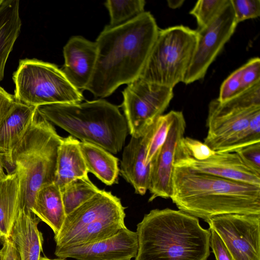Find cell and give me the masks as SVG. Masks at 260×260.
Returning <instances> with one entry per match:
<instances>
[{
  "mask_svg": "<svg viewBox=\"0 0 260 260\" xmlns=\"http://www.w3.org/2000/svg\"><path fill=\"white\" fill-rule=\"evenodd\" d=\"M40 219L30 211L19 210L9 238L19 260H40L43 237L38 225Z\"/></svg>",
  "mask_w": 260,
  "mask_h": 260,
  "instance_id": "cell-19",
  "label": "cell"
},
{
  "mask_svg": "<svg viewBox=\"0 0 260 260\" xmlns=\"http://www.w3.org/2000/svg\"><path fill=\"white\" fill-rule=\"evenodd\" d=\"M4 169V164L0 154V181L5 179L8 176V175L5 173Z\"/></svg>",
  "mask_w": 260,
  "mask_h": 260,
  "instance_id": "cell-38",
  "label": "cell"
},
{
  "mask_svg": "<svg viewBox=\"0 0 260 260\" xmlns=\"http://www.w3.org/2000/svg\"><path fill=\"white\" fill-rule=\"evenodd\" d=\"M124 207L110 191L100 190L66 216L59 232L54 235L56 248L96 242L126 228Z\"/></svg>",
  "mask_w": 260,
  "mask_h": 260,
  "instance_id": "cell-6",
  "label": "cell"
},
{
  "mask_svg": "<svg viewBox=\"0 0 260 260\" xmlns=\"http://www.w3.org/2000/svg\"><path fill=\"white\" fill-rule=\"evenodd\" d=\"M31 212L46 223L54 235L59 232L67 215L61 192L54 182L43 186L38 191Z\"/></svg>",
  "mask_w": 260,
  "mask_h": 260,
  "instance_id": "cell-21",
  "label": "cell"
},
{
  "mask_svg": "<svg viewBox=\"0 0 260 260\" xmlns=\"http://www.w3.org/2000/svg\"><path fill=\"white\" fill-rule=\"evenodd\" d=\"M21 20L18 0H4L0 6V81L14 43L19 35Z\"/></svg>",
  "mask_w": 260,
  "mask_h": 260,
  "instance_id": "cell-22",
  "label": "cell"
},
{
  "mask_svg": "<svg viewBox=\"0 0 260 260\" xmlns=\"http://www.w3.org/2000/svg\"><path fill=\"white\" fill-rule=\"evenodd\" d=\"M0 238H4V235L0 230Z\"/></svg>",
  "mask_w": 260,
  "mask_h": 260,
  "instance_id": "cell-40",
  "label": "cell"
},
{
  "mask_svg": "<svg viewBox=\"0 0 260 260\" xmlns=\"http://www.w3.org/2000/svg\"><path fill=\"white\" fill-rule=\"evenodd\" d=\"M37 107L15 101L0 123V154L8 175L15 173L13 152L31 123Z\"/></svg>",
  "mask_w": 260,
  "mask_h": 260,
  "instance_id": "cell-18",
  "label": "cell"
},
{
  "mask_svg": "<svg viewBox=\"0 0 260 260\" xmlns=\"http://www.w3.org/2000/svg\"><path fill=\"white\" fill-rule=\"evenodd\" d=\"M241 70L238 68L222 82L217 98L220 102H224L244 91L241 82Z\"/></svg>",
  "mask_w": 260,
  "mask_h": 260,
  "instance_id": "cell-31",
  "label": "cell"
},
{
  "mask_svg": "<svg viewBox=\"0 0 260 260\" xmlns=\"http://www.w3.org/2000/svg\"><path fill=\"white\" fill-rule=\"evenodd\" d=\"M138 250V236L126 227L114 236L94 242L55 248L58 258L77 260H131Z\"/></svg>",
  "mask_w": 260,
  "mask_h": 260,
  "instance_id": "cell-14",
  "label": "cell"
},
{
  "mask_svg": "<svg viewBox=\"0 0 260 260\" xmlns=\"http://www.w3.org/2000/svg\"><path fill=\"white\" fill-rule=\"evenodd\" d=\"M258 111L260 107L252 106L244 94L224 102L212 100L208 106V132L204 143L213 151L225 152Z\"/></svg>",
  "mask_w": 260,
  "mask_h": 260,
  "instance_id": "cell-10",
  "label": "cell"
},
{
  "mask_svg": "<svg viewBox=\"0 0 260 260\" xmlns=\"http://www.w3.org/2000/svg\"><path fill=\"white\" fill-rule=\"evenodd\" d=\"M79 146L88 173L107 185L116 183L119 174L118 158L94 144L80 142Z\"/></svg>",
  "mask_w": 260,
  "mask_h": 260,
  "instance_id": "cell-23",
  "label": "cell"
},
{
  "mask_svg": "<svg viewBox=\"0 0 260 260\" xmlns=\"http://www.w3.org/2000/svg\"><path fill=\"white\" fill-rule=\"evenodd\" d=\"M13 80L15 100L28 106L78 103L84 99L57 66L37 59L20 60Z\"/></svg>",
  "mask_w": 260,
  "mask_h": 260,
  "instance_id": "cell-8",
  "label": "cell"
},
{
  "mask_svg": "<svg viewBox=\"0 0 260 260\" xmlns=\"http://www.w3.org/2000/svg\"><path fill=\"white\" fill-rule=\"evenodd\" d=\"M61 139L53 125L37 111L12 153L19 183L17 211L31 212L38 191L43 186L54 182Z\"/></svg>",
  "mask_w": 260,
  "mask_h": 260,
  "instance_id": "cell-5",
  "label": "cell"
},
{
  "mask_svg": "<svg viewBox=\"0 0 260 260\" xmlns=\"http://www.w3.org/2000/svg\"><path fill=\"white\" fill-rule=\"evenodd\" d=\"M240 68L243 91L260 83V59L259 57L251 58Z\"/></svg>",
  "mask_w": 260,
  "mask_h": 260,
  "instance_id": "cell-32",
  "label": "cell"
},
{
  "mask_svg": "<svg viewBox=\"0 0 260 260\" xmlns=\"http://www.w3.org/2000/svg\"><path fill=\"white\" fill-rule=\"evenodd\" d=\"M64 63L61 70L76 89L85 90L93 75L97 58V47L80 36L70 38L63 48Z\"/></svg>",
  "mask_w": 260,
  "mask_h": 260,
  "instance_id": "cell-16",
  "label": "cell"
},
{
  "mask_svg": "<svg viewBox=\"0 0 260 260\" xmlns=\"http://www.w3.org/2000/svg\"><path fill=\"white\" fill-rule=\"evenodd\" d=\"M230 2L238 24L260 15L259 0H230Z\"/></svg>",
  "mask_w": 260,
  "mask_h": 260,
  "instance_id": "cell-30",
  "label": "cell"
},
{
  "mask_svg": "<svg viewBox=\"0 0 260 260\" xmlns=\"http://www.w3.org/2000/svg\"><path fill=\"white\" fill-rule=\"evenodd\" d=\"M122 108L131 137L144 135L169 106L173 89L138 78L122 91Z\"/></svg>",
  "mask_w": 260,
  "mask_h": 260,
  "instance_id": "cell-9",
  "label": "cell"
},
{
  "mask_svg": "<svg viewBox=\"0 0 260 260\" xmlns=\"http://www.w3.org/2000/svg\"><path fill=\"white\" fill-rule=\"evenodd\" d=\"M2 249H0V260H2Z\"/></svg>",
  "mask_w": 260,
  "mask_h": 260,
  "instance_id": "cell-41",
  "label": "cell"
},
{
  "mask_svg": "<svg viewBox=\"0 0 260 260\" xmlns=\"http://www.w3.org/2000/svg\"><path fill=\"white\" fill-rule=\"evenodd\" d=\"M170 123L169 113L162 114L155 121L153 134L148 144L146 162L149 164L165 141Z\"/></svg>",
  "mask_w": 260,
  "mask_h": 260,
  "instance_id": "cell-29",
  "label": "cell"
},
{
  "mask_svg": "<svg viewBox=\"0 0 260 260\" xmlns=\"http://www.w3.org/2000/svg\"><path fill=\"white\" fill-rule=\"evenodd\" d=\"M207 223L234 260H260V215L224 214L212 217Z\"/></svg>",
  "mask_w": 260,
  "mask_h": 260,
  "instance_id": "cell-12",
  "label": "cell"
},
{
  "mask_svg": "<svg viewBox=\"0 0 260 260\" xmlns=\"http://www.w3.org/2000/svg\"><path fill=\"white\" fill-rule=\"evenodd\" d=\"M37 111L80 142L98 145L112 154L122 150L129 133L119 108L103 99L42 106Z\"/></svg>",
  "mask_w": 260,
  "mask_h": 260,
  "instance_id": "cell-4",
  "label": "cell"
},
{
  "mask_svg": "<svg viewBox=\"0 0 260 260\" xmlns=\"http://www.w3.org/2000/svg\"><path fill=\"white\" fill-rule=\"evenodd\" d=\"M2 249V260H19L15 246L8 238H4Z\"/></svg>",
  "mask_w": 260,
  "mask_h": 260,
  "instance_id": "cell-36",
  "label": "cell"
},
{
  "mask_svg": "<svg viewBox=\"0 0 260 260\" xmlns=\"http://www.w3.org/2000/svg\"><path fill=\"white\" fill-rule=\"evenodd\" d=\"M236 152L249 167L260 172V142L244 147Z\"/></svg>",
  "mask_w": 260,
  "mask_h": 260,
  "instance_id": "cell-33",
  "label": "cell"
},
{
  "mask_svg": "<svg viewBox=\"0 0 260 260\" xmlns=\"http://www.w3.org/2000/svg\"><path fill=\"white\" fill-rule=\"evenodd\" d=\"M168 5L171 8L176 9L180 7L184 3V1H168Z\"/></svg>",
  "mask_w": 260,
  "mask_h": 260,
  "instance_id": "cell-37",
  "label": "cell"
},
{
  "mask_svg": "<svg viewBox=\"0 0 260 260\" xmlns=\"http://www.w3.org/2000/svg\"><path fill=\"white\" fill-rule=\"evenodd\" d=\"M186 168L226 179L260 186V172L249 167L236 152L214 151L207 158L196 159L176 154L174 167Z\"/></svg>",
  "mask_w": 260,
  "mask_h": 260,
  "instance_id": "cell-15",
  "label": "cell"
},
{
  "mask_svg": "<svg viewBox=\"0 0 260 260\" xmlns=\"http://www.w3.org/2000/svg\"><path fill=\"white\" fill-rule=\"evenodd\" d=\"M138 250L134 260H207L210 231L181 210L155 209L137 225Z\"/></svg>",
  "mask_w": 260,
  "mask_h": 260,
  "instance_id": "cell-3",
  "label": "cell"
},
{
  "mask_svg": "<svg viewBox=\"0 0 260 260\" xmlns=\"http://www.w3.org/2000/svg\"><path fill=\"white\" fill-rule=\"evenodd\" d=\"M40 260H66V259H63V258H55V259H50V258H49L46 257H42L41 256Z\"/></svg>",
  "mask_w": 260,
  "mask_h": 260,
  "instance_id": "cell-39",
  "label": "cell"
},
{
  "mask_svg": "<svg viewBox=\"0 0 260 260\" xmlns=\"http://www.w3.org/2000/svg\"><path fill=\"white\" fill-rule=\"evenodd\" d=\"M158 30L147 11L122 24L106 25L95 41L96 62L85 90L103 99L139 78Z\"/></svg>",
  "mask_w": 260,
  "mask_h": 260,
  "instance_id": "cell-1",
  "label": "cell"
},
{
  "mask_svg": "<svg viewBox=\"0 0 260 260\" xmlns=\"http://www.w3.org/2000/svg\"><path fill=\"white\" fill-rule=\"evenodd\" d=\"M237 24L229 0L209 24L197 29L196 50L183 83L189 84L204 78L210 66L233 35Z\"/></svg>",
  "mask_w": 260,
  "mask_h": 260,
  "instance_id": "cell-11",
  "label": "cell"
},
{
  "mask_svg": "<svg viewBox=\"0 0 260 260\" xmlns=\"http://www.w3.org/2000/svg\"><path fill=\"white\" fill-rule=\"evenodd\" d=\"M79 144L80 141L71 136L62 138L58 149L54 180L60 190L75 179L88 176Z\"/></svg>",
  "mask_w": 260,
  "mask_h": 260,
  "instance_id": "cell-20",
  "label": "cell"
},
{
  "mask_svg": "<svg viewBox=\"0 0 260 260\" xmlns=\"http://www.w3.org/2000/svg\"><path fill=\"white\" fill-rule=\"evenodd\" d=\"M170 123L165 142L150 162L149 202L157 198H170L176 148L184 137L186 121L181 111L169 112Z\"/></svg>",
  "mask_w": 260,
  "mask_h": 260,
  "instance_id": "cell-13",
  "label": "cell"
},
{
  "mask_svg": "<svg viewBox=\"0 0 260 260\" xmlns=\"http://www.w3.org/2000/svg\"><path fill=\"white\" fill-rule=\"evenodd\" d=\"M229 0L198 1L189 13L197 20L198 29L209 24L222 11Z\"/></svg>",
  "mask_w": 260,
  "mask_h": 260,
  "instance_id": "cell-27",
  "label": "cell"
},
{
  "mask_svg": "<svg viewBox=\"0 0 260 260\" xmlns=\"http://www.w3.org/2000/svg\"><path fill=\"white\" fill-rule=\"evenodd\" d=\"M100 190L88 176L69 182L60 190L66 215L90 199Z\"/></svg>",
  "mask_w": 260,
  "mask_h": 260,
  "instance_id": "cell-25",
  "label": "cell"
},
{
  "mask_svg": "<svg viewBox=\"0 0 260 260\" xmlns=\"http://www.w3.org/2000/svg\"><path fill=\"white\" fill-rule=\"evenodd\" d=\"M4 0H0V6L1 5V4H2V3L3 2Z\"/></svg>",
  "mask_w": 260,
  "mask_h": 260,
  "instance_id": "cell-42",
  "label": "cell"
},
{
  "mask_svg": "<svg viewBox=\"0 0 260 260\" xmlns=\"http://www.w3.org/2000/svg\"><path fill=\"white\" fill-rule=\"evenodd\" d=\"M15 101L14 95L0 86V123L10 112Z\"/></svg>",
  "mask_w": 260,
  "mask_h": 260,
  "instance_id": "cell-35",
  "label": "cell"
},
{
  "mask_svg": "<svg viewBox=\"0 0 260 260\" xmlns=\"http://www.w3.org/2000/svg\"><path fill=\"white\" fill-rule=\"evenodd\" d=\"M144 0H107L105 6L110 15V26L125 23L145 11Z\"/></svg>",
  "mask_w": 260,
  "mask_h": 260,
  "instance_id": "cell-26",
  "label": "cell"
},
{
  "mask_svg": "<svg viewBox=\"0 0 260 260\" xmlns=\"http://www.w3.org/2000/svg\"><path fill=\"white\" fill-rule=\"evenodd\" d=\"M155 122L142 136L131 137L124 147L120 160V174L133 187L135 192L142 196L148 190L149 186L150 167V163L146 164V154Z\"/></svg>",
  "mask_w": 260,
  "mask_h": 260,
  "instance_id": "cell-17",
  "label": "cell"
},
{
  "mask_svg": "<svg viewBox=\"0 0 260 260\" xmlns=\"http://www.w3.org/2000/svg\"><path fill=\"white\" fill-rule=\"evenodd\" d=\"M211 233L210 239V247L216 260H234L228 249L218 235L212 229H210Z\"/></svg>",
  "mask_w": 260,
  "mask_h": 260,
  "instance_id": "cell-34",
  "label": "cell"
},
{
  "mask_svg": "<svg viewBox=\"0 0 260 260\" xmlns=\"http://www.w3.org/2000/svg\"><path fill=\"white\" fill-rule=\"evenodd\" d=\"M18 188L16 173L8 175L5 179L0 181V230L4 238L9 237L16 217Z\"/></svg>",
  "mask_w": 260,
  "mask_h": 260,
  "instance_id": "cell-24",
  "label": "cell"
},
{
  "mask_svg": "<svg viewBox=\"0 0 260 260\" xmlns=\"http://www.w3.org/2000/svg\"><path fill=\"white\" fill-rule=\"evenodd\" d=\"M260 142V111L251 118L247 127L241 132L225 152H236L249 145Z\"/></svg>",
  "mask_w": 260,
  "mask_h": 260,
  "instance_id": "cell-28",
  "label": "cell"
},
{
  "mask_svg": "<svg viewBox=\"0 0 260 260\" xmlns=\"http://www.w3.org/2000/svg\"><path fill=\"white\" fill-rule=\"evenodd\" d=\"M178 210L207 222L229 214L260 215V186L174 167L170 198Z\"/></svg>",
  "mask_w": 260,
  "mask_h": 260,
  "instance_id": "cell-2",
  "label": "cell"
},
{
  "mask_svg": "<svg viewBox=\"0 0 260 260\" xmlns=\"http://www.w3.org/2000/svg\"><path fill=\"white\" fill-rule=\"evenodd\" d=\"M197 41V30L187 26L180 25L159 28L140 78L173 89L183 82Z\"/></svg>",
  "mask_w": 260,
  "mask_h": 260,
  "instance_id": "cell-7",
  "label": "cell"
}]
</instances>
